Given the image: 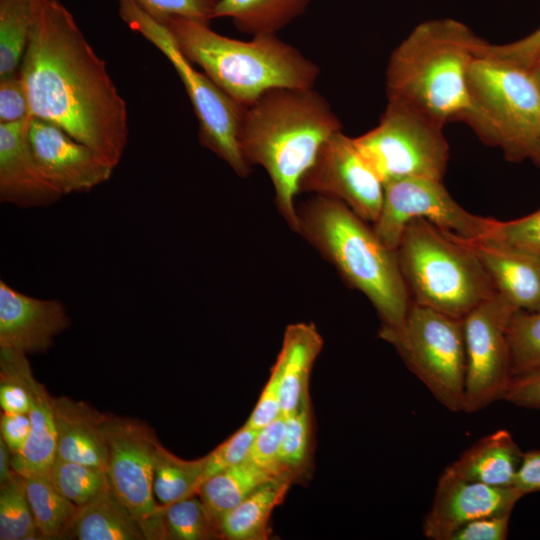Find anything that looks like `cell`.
Here are the masks:
<instances>
[{
	"mask_svg": "<svg viewBox=\"0 0 540 540\" xmlns=\"http://www.w3.org/2000/svg\"><path fill=\"white\" fill-rule=\"evenodd\" d=\"M19 74L31 117L57 125L118 166L129 136L126 102L105 61L59 0H33Z\"/></svg>",
	"mask_w": 540,
	"mask_h": 540,
	"instance_id": "cell-1",
	"label": "cell"
},
{
	"mask_svg": "<svg viewBox=\"0 0 540 540\" xmlns=\"http://www.w3.org/2000/svg\"><path fill=\"white\" fill-rule=\"evenodd\" d=\"M341 123L327 100L313 88H276L244 106L239 135L244 159L269 175L276 206L298 231L295 204L299 184L322 145Z\"/></svg>",
	"mask_w": 540,
	"mask_h": 540,
	"instance_id": "cell-2",
	"label": "cell"
},
{
	"mask_svg": "<svg viewBox=\"0 0 540 540\" xmlns=\"http://www.w3.org/2000/svg\"><path fill=\"white\" fill-rule=\"evenodd\" d=\"M481 40L456 19L421 22L391 53L388 101L402 103L441 127L465 122L470 111L468 72Z\"/></svg>",
	"mask_w": 540,
	"mask_h": 540,
	"instance_id": "cell-3",
	"label": "cell"
},
{
	"mask_svg": "<svg viewBox=\"0 0 540 540\" xmlns=\"http://www.w3.org/2000/svg\"><path fill=\"white\" fill-rule=\"evenodd\" d=\"M297 212V233L376 309L381 320L379 336L385 340L399 333L412 301L396 251L339 200L317 195L297 208Z\"/></svg>",
	"mask_w": 540,
	"mask_h": 540,
	"instance_id": "cell-4",
	"label": "cell"
},
{
	"mask_svg": "<svg viewBox=\"0 0 540 540\" xmlns=\"http://www.w3.org/2000/svg\"><path fill=\"white\" fill-rule=\"evenodd\" d=\"M181 53L243 106L276 88H313L320 69L276 34L226 37L209 24L174 17L164 23Z\"/></svg>",
	"mask_w": 540,
	"mask_h": 540,
	"instance_id": "cell-5",
	"label": "cell"
},
{
	"mask_svg": "<svg viewBox=\"0 0 540 540\" xmlns=\"http://www.w3.org/2000/svg\"><path fill=\"white\" fill-rule=\"evenodd\" d=\"M411 301L463 319L496 289L468 240L424 219L403 229L396 247Z\"/></svg>",
	"mask_w": 540,
	"mask_h": 540,
	"instance_id": "cell-6",
	"label": "cell"
},
{
	"mask_svg": "<svg viewBox=\"0 0 540 540\" xmlns=\"http://www.w3.org/2000/svg\"><path fill=\"white\" fill-rule=\"evenodd\" d=\"M468 88L470 111L465 122L508 160H529L540 168V88L529 70L477 47Z\"/></svg>",
	"mask_w": 540,
	"mask_h": 540,
	"instance_id": "cell-7",
	"label": "cell"
},
{
	"mask_svg": "<svg viewBox=\"0 0 540 540\" xmlns=\"http://www.w3.org/2000/svg\"><path fill=\"white\" fill-rule=\"evenodd\" d=\"M122 20L166 56L182 81L199 124L201 145L246 177L250 166L239 144L244 106L221 90L176 46L167 26L150 16L132 0H118Z\"/></svg>",
	"mask_w": 540,
	"mask_h": 540,
	"instance_id": "cell-8",
	"label": "cell"
},
{
	"mask_svg": "<svg viewBox=\"0 0 540 540\" xmlns=\"http://www.w3.org/2000/svg\"><path fill=\"white\" fill-rule=\"evenodd\" d=\"M435 399L463 411L466 348L463 319L411 302L402 330L385 339Z\"/></svg>",
	"mask_w": 540,
	"mask_h": 540,
	"instance_id": "cell-9",
	"label": "cell"
},
{
	"mask_svg": "<svg viewBox=\"0 0 540 540\" xmlns=\"http://www.w3.org/2000/svg\"><path fill=\"white\" fill-rule=\"evenodd\" d=\"M442 129L408 106L388 101L378 124L353 139L383 184L404 178L442 181L449 158Z\"/></svg>",
	"mask_w": 540,
	"mask_h": 540,
	"instance_id": "cell-10",
	"label": "cell"
},
{
	"mask_svg": "<svg viewBox=\"0 0 540 540\" xmlns=\"http://www.w3.org/2000/svg\"><path fill=\"white\" fill-rule=\"evenodd\" d=\"M107 475L119 500L141 524L146 539H168L163 512L153 492L154 458L159 445L154 431L132 418L108 415Z\"/></svg>",
	"mask_w": 540,
	"mask_h": 540,
	"instance_id": "cell-11",
	"label": "cell"
},
{
	"mask_svg": "<svg viewBox=\"0 0 540 540\" xmlns=\"http://www.w3.org/2000/svg\"><path fill=\"white\" fill-rule=\"evenodd\" d=\"M517 311L496 292L463 318L466 381L463 411H480L503 399L513 378L508 326Z\"/></svg>",
	"mask_w": 540,
	"mask_h": 540,
	"instance_id": "cell-12",
	"label": "cell"
},
{
	"mask_svg": "<svg viewBox=\"0 0 540 540\" xmlns=\"http://www.w3.org/2000/svg\"><path fill=\"white\" fill-rule=\"evenodd\" d=\"M417 218L468 241L486 238L496 221L466 211L440 180L404 178L385 183L381 211L373 223L380 240L396 250L403 229Z\"/></svg>",
	"mask_w": 540,
	"mask_h": 540,
	"instance_id": "cell-13",
	"label": "cell"
},
{
	"mask_svg": "<svg viewBox=\"0 0 540 540\" xmlns=\"http://www.w3.org/2000/svg\"><path fill=\"white\" fill-rule=\"evenodd\" d=\"M299 191L339 200L366 222L374 223L381 211L384 184L354 139L340 130L322 145L303 175Z\"/></svg>",
	"mask_w": 540,
	"mask_h": 540,
	"instance_id": "cell-14",
	"label": "cell"
},
{
	"mask_svg": "<svg viewBox=\"0 0 540 540\" xmlns=\"http://www.w3.org/2000/svg\"><path fill=\"white\" fill-rule=\"evenodd\" d=\"M28 138L42 174L63 196L94 189L107 182L115 169L92 148L48 121L31 117Z\"/></svg>",
	"mask_w": 540,
	"mask_h": 540,
	"instance_id": "cell-15",
	"label": "cell"
},
{
	"mask_svg": "<svg viewBox=\"0 0 540 540\" xmlns=\"http://www.w3.org/2000/svg\"><path fill=\"white\" fill-rule=\"evenodd\" d=\"M523 495L513 486H490L467 481L447 470L440 475L422 532L431 540H451L454 533L475 519L511 513Z\"/></svg>",
	"mask_w": 540,
	"mask_h": 540,
	"instance_id": "cell-16",
	"label": "cell"
},
{
	"mask_svg": "<svg viewBox=\"0 0 540 540\" xmlns=\"http://www.w3.org/2000/svg\"><path fill=\"white\" fill-rule=\"evenodd\" d=\"M70 324L61 301L26 295L0 280V349L44 353Z\"/></svg>",
	"mask_w": 540,
	"mask_h": 540,
	"instance_id": "cell-17",
	"label": "cell"
},
{
	"mask_svg": "<svg viewBox=\"0 0 540 540\" xmlns=\"http://www.w3.org/2000/svg\"><path fill=\"white\" fill-rule=\"evenodd\" d=\"M0 371L20 381L31 401V430L24 448L12 454V467L21 476L48 474L56 457L57 433L53 397L33 376L27 355L0 349Z\"/></svg>",
	"mask_w": 540,
	"mask_h": 540,
	"instance_id": "cell-18",
	"label": "cell"
},
{
	"mask_svg": "<svg viewBox=\"0 0 540 540\" xmlns=\"http://www.w3.org/2000/svg\"><path fill=\"white\" fill-rule=\"evenodd\" d=\"M29 121L0 124V200L20 208L47 207L63 195L36 162L28 138Z\"/></svg>",
	"mask_w": 540,
	"mask_h": 540,
	"instance_id": "cell-19",
	"label": "cell"
},
{
	"mask_svg": "<svg viewBox=\"0 0 540 540\" xmlns=\"http://www.w3.org/2000/svg\"><path fill=\"white\" fill-rule=\"evenodd\" d=\"M469 243L496 292L519 311H540V253L489 238Z\"/></svg>",
	"mask_w": 540,
	"mask_h": 540,
	"instance_id": "cell-20",
	"label": "cell"
},
{
	"mask_svg": "<svg viewBox=\"0 0 540 540\" xmlns=\"http://www.w3.org/2000/svg\"><path fill=\"white\" fill-rule=\"evenodd\" d=\"M57 433L56 456L100 468L107 472L106 421L102 414L82 401L53 398Z\"/></svg>",
	"mask_w": 540,
	"mask_h": 540,
	"instance_id": "cell-21",
	"label": "cell"
},
{
	"mask_svg": "<svg viewBox=\"0 0 540 540\" xmlns=\"http://www.w3.org/2000/svg\"><path fill=\"white\" fill-rule=\"evenodd\" d=\"M323 339L313 323L288 325L275 363L280 372L281 413L286 417L310 402L309 380Z\"/></svg>",
	"mask_w": 540,
	"mask_h": 540,
	"instance_id": "cell-22",
	"label": "cell"
},
{
	"mask_svg": "<svg viewBox=\"0 0 540 540\" xmlns=\"http://www.w3.org/2000/svg\"><path fill=\"white\" fill-rule=\"evenodd\" d=\"M522 456L510 432L500 429L479 439L445 470L467 481L512 486Z\"/></svg>",
	"mask_w": 540,
	"mask_h": 540,
	"instance_id": "cell-23",
	"label": "cell"
},
{
	"mask_svg": "<svg viewBox=\"0 0 540 540\" xmlns=\"http://www.w3.org/2000/svg\"><path fill=\"white\" fill-rule=\"evenodd\" d=\"M68 533L78 540L146 539L139 521L111 487L79 507Z\"/></svg>",
	"mask_w": 540,
	"mask_h": 540,
	"instance_id": "cell-24",
	"label": "cell"
},
{
	"mask_svg": "<svg viewBox=\"0 0 540 540\" xmlns=\"http://www.w3.org/2000/svg\"><path fill=\"white\" fill-rule=\"evenodd\" d=\"M292 483L289 478L272 480L222 515L219 522L224 539L267 540L272 512L284 501Z\"/></svg>",
	"mask_w": 540,
	"mask_h": 540,
	"instance_id": "cell-25",
	"label": "cell"
},
{
	"mask_svg": "<svg viewBox=\"0 0 540 540\" xmlns=\"http://www.w3.org/2000/svg\"><path fill=\"white\" fill-rule=\"evenodd\" d=\"M311 0H218L213 20L230 18L236 28L251 35L276 34L300 16Z\"/></svg>",
	"mask_w": 540,
	"mask_h": 540,
	"instance_id": "cell-26",
	"label": "cell"
},
{
	"mask_svg": "<svg viewBox=\"0 0 540 540\" xmlns=\"http://www.w3.org/2000/svg\"><path fill=\"white\" fill-rule=\"evenodd\" d=\"M282 478L288 477L260 467L247 459L206 479L201 485L198 495L210 512L220 520L222 515L238 505L256 489L272 480Z\"/></svg>",
	"mask_w": 540,
	"mask_h": 540,
	"instance_id": "cell-27",
	"label": "cell"
},
{
	"mask_svg": "<svg viewBox=\"0 0 540 540\" xmlns=\"http://www.w3.org/2000/svg\"><path fill=\"white\" fill-rule=\"evenodd\" d=\"M205 456L182 459L159 443L154 458L153 492L161 505L198 494L204 482Z\"/></svg>",
	"mask_w": 540,
	"mask_h": 540,
	"instance_id": "cell-28",
	"label": "cell"
},
{
	"mask_svg": "<svg viewBox=\"0 0 540 540\" xmlns=\"http://www.w3.org/2000/svg\"><path fill=\"white\" fill-rule=\"evenodd\" d=\"M27 498L44 538L66 536L79 509L53 485L48 474L24 476Z\"/></svg>",
	"mask_w": 540,
	"mask_h": 540,
	"instance_id": "cell-29",
	"label": "cell"
},
{
	"mask_svg": "<svg viewBox=\"0 0 540 540\" xmlns=\"http://www.w3.org/2000/svg\"><path fill=\"white\" fill-rule=\"evenodd\" d=\"M33 0H0V78L15 74L26 50Z\"/></svg>",
	"mask_w": 540,
	"mask_h": 540,
	"instance_id": "cell-30",
	"label": "cell"
},
{
	"mask_svg": "<svg viewBox=\"0 0 540 540\" xmlns=\"http://www.w3.org/2000/svg\"><path fill=\"white\" fill-rule=\"evenodd\" d=\"M163 519L168 539H224L219 520L198 494L165 505Z\"/></svg>",
	"mask_w": 540,
	"mask_h": 540,
	"instance_id": "cell-31",
	"label": "cell"
},
{
	"mask_svg": "<svg viewBox=\"0 0 540 540\" xmlns=\"http://www.w3.org/2000/svg\"><path fill=\"white\" fill-rule=\"evenodd\" d=\"M48 476L55 488L78 507L87 505L111 487L106 471L57 456Z\"/></svg>",
	"mask_w": 540,
	"mask_h": 540,
	"instance_id": "cell-32",
	"label": "cell"
},
{
	"mask_svg": "<svg viewBox=\"0 0 540 540\" xmlns=\"http://www.w3.org/2000/svg\"><path fill=\"white\" fill-rule=\"evenodd\" d=\"M42 536L26 494L23 476L15 472L0 484V539L28 540Z\"/></svg>",
	"mask_w": 540,
	"mask_h": 540,
	"instance_id": "cell-33",
	"label": "cell"
},
{
	"mask_svg": "<svg viewBox=\"0 0 540 540\" xmlns=\"http://www.w3.org/2000/svg\"><path fill=\"white\" fill-rule=\"evenodd\" d=\"M285 430L279 451V465L293 480L306 473L311 457L312 417L310 402L284 417Z\"/></svg>",
	"mask_w": 540,
	"mask_h": 540,
	"instance_id": "cell-34",
	"label": "cell"
},
{
	"mask_svg": "<svg viewBox=\"0 0 540 540\" xmlns=\"http://www.w3.org/2000/svg\"><path fill=\"white\" fill-rule=\"evenodd\" d=\"M513 377L540 368V311L517 310L508 326Z\"/></svg>",
	"mask_w": 540,
	"mask_h": 540,
	"instance_id": "cell-35",
	"label": "cell"
},
{
	"mask_svg": "<svg viewBox=\"0 0 540 540\" xmlns=\"http://www.w3.org/2000/svg\"><path fill=\"white\" fill-rule=\"evenodd\" d=\"M256 432L257 430L244 424L228 439L205 455L204 481L226 468L247 460Z\"/></svg>",
	"mask_w": 540,
	"mask_h": 540,
	"instance_id": "cell-36",
	"label": "cell"
},
{
	"mask_svg": "<svg viewBox=\"0 0 540 540\" xmlns=\"http://www.w3.org/2000/svg\"><path fill=\"white\" fill-rule=\"evenodd\" d=\"M150 16L165 23L174 17L209 24L218 0H132Z\"/></svg>",
	"mask_w": 540,
	"mask_h": 540,
	"instance_id": "cell-37",
	"label": "cell"
},
{
	"mask_svg": "<svg viewBox=\"0 0 540 540\" xmlns=\"http://www.w3.org/2000/svg\"><path fill=\"white\" fill-rule=\"evenodd\" d=\"M486 238L540 253V208L515 220H496Z\"/></svg>",
	"mask_w": 540,
	"mask_h": 540,
	"instance_id": "cell-38",
	"label": "cell"
},
{
	"mask_svg": "<svg viewBox=\"0 0 540 540\" xmlns=\"http://www.w3.org/2000/svg\"><path fill=\"white\" fill-rule=\"evenodd\" d=\"M285 430V419L280 416L268 425L257 430L248 460L260 467L274 471L281 476L293 478L279 465V451ZM294 481V480H293Z\"/></svg>",
	"mask_w": 540,
	"mask_h": 540,
	"instance_id": "cell-39",
	"label": "cell"
},
{
	"mask_svg": "<svg viewBox=\"0 0 540 540\" xmlns=\"http://www.w3.org/2000/svg\"><path fill=\"white\" fill-rule=\"evenodd\" d=\"M478 51L527 68L540 55V26L528 35L510 43L490 44L481 40Z\"/></svg>",
	"mask_w": 540,
	"mask_h": 540,
	"instance_id": "cell-40",
	"label": "cell"
},
{
	"mask_svg": "<svg viewBox=\"0 0 540 540\" xmlns=\"http://www.w3.org/2000/svg\"><path fill=\"white\" fill-rule=\"evenodd\" d=\"M31 118L25 85L19 74L0 78V124H10Z\"/></svg>",
	"mask_w": 540,
	"mask_h": 540,
	"instance_id": "cell-41",
	"label": "cell"
},
{
	"mask_svg": "<svg viewBox=\"0 0 540 540\" xmlns=\"http://www.w3.org/2000/svg\"><path fill=\"white\" fill-rule=\"evenodd\" d=\"M280 416H282L280 372L277 364L274 363L270 376L245 424L259 430Z\"/></svg>",
	"mask_w": 540,
	"mask_h": 540,
	"instance_id": "cell-42",
	"label": "cell"
},
{
	"mask_svg": "<svg viewBox=\"0 0 540 540\" xmlns=\"http://www.w3.org/2000/svg\"><path fill=\"white\" fill-rule=\"evenodd\" d=\"M511 513L484 516L460 527L451 540H505Z\"/></svg>",
	"mask_w": 540,
	"mask_h": 540,
	"instance_id": "cell-43",
	"label": "cell"
},
{
	"mask_svg": "<svg viewBox=\"0 0 540 540\" xmlns=\"http://www.w3.org/2000/svg\"><path fill=\"white\" fill-rule=\"evenodd\" d=\"M504 400L519 407L540 409V368L514 376Z\"/></svg>",
	"mask_w": 540,
	"mask_h": 540,
	"instance_id": "cell-44",
	"label": "cell"
},
{
	"mask_svg": "<svg viewBox=\"0 0 540 540\" xmlns=\"http://www.w3.org/2000/svg\"><path fill=\"white\" fill-rule=\"evenodd\" d=\"M0 406L7 414H28L30 396L25 386L10 374L0 371Z\"/></svg>",
	"mask_w": 540,
	"mask_h": 540,
	"instance_id": "cell-45",
	"label": "cell"
},
{
	"mask_svg": "<svg viewBox=\"0 0 540 540\" xmlns=\"http://www.w3.org/2000/svg\"><path fill=\"white\" fill-rule=\"evenodd\" d=\"M31 430L28 414H7L0 418L1 438L12 454L19 453L25 446Z\"/></svg>",
	"mask_w": 540,
	"mask_h": 540,
	"instance_id": "cell-46",
	"label": "cell"
},
{
	"mask_svg": "<svg viewBox=\"0 0 540 540\" xmlns=\"http://www.w3.org/2000/svg\"><path fill=\"white\" fill-rule=\"evenodd\" d=\"M512 486L523 496L540 491V450L523 453Z\"/></svg>",
	"mask_w": 540,
	"mask_h": 540,
	"instance_id": "cell-47",
	"label": "cell"
},
{
	"mask_svg": "<svg viewBox=\"0 0 540 540\" xmlns=\"http://www.w3.org/2000/svg\"><path fill=\"white\" fill-rule=\"evenodd\" d=\"M15 473L12 467V452L4 440L0 439V484L6 482Z\"/></svg>",
	"mask_w": 540,
	"mask_h": 540,
	"instance_id": "cell-48",
	"label": "cell"
},
{
	"mask_svg": "<svg viewBox=\"0 0 540 540\" xmlns=\"http://www.w3.org/2000/svg\"><path fill=\"white\" fill-rule=\"evenodd\" d=\"M540 88V55L527 67Z\"/></svg>",
	"mask_w": 540,
	"mask_h": 540,
	"instance_id": "cell-49",
	"label": "cell"
}]
</instances>
